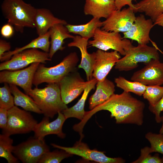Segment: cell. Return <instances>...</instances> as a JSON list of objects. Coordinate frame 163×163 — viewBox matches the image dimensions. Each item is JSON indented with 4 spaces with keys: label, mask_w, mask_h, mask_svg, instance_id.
I'll list each match as a JSON object with an SVG mask.
<instances>
[{
    "label": "cell",
    "mask_w": 163,
    "mask_h": 163,
    "mask_svg": "<svg viewBox=\"0 0 163 163\" xmlns=\"http://www.w3.org/2000/svg\"><path fill=\"white\" fill-rule=\"evenodd\" d=\"M145 104L133 97L129 92L123 91L120 94H113L102 104L90 111H85L82 120L76 124L82 130L89 119L97 112L106 110L111 117H114L117 124H131L142 126L143 122Z\"/></svg>",
    "instance_id": "6da1fadb"
},
{
    "label": "cell",
    "mask_w": 163,
    "mask_h": 163,
    "mask_svg": "<svg viewBox=\"0 0 163 163\" xmlns=\"http://www.w3.org/2000/svg\"><path fill=\"white\" fill-rule=\"evenodd\" d=\"M2 12L8 23L16 31L22 33L25 27L35 28L34 19L37 8L23 0H4Z\"/></svg>",
    "instance_id": "7a4b0ae2"
},
{
    "label": "cell",
    "mask_w": 163,
    "mask_h": 163,
    "mask_svg": "<svg viewBox=\"0 0 163 163\" xmlns=\"http://www.w3.org/2000/svg\"><path fill=\"white\" fill-rule=\"evenodd\" d=\"M28 95L34 100L45 117L53 118L68 108L62 101L59 84L48 83L43 88L36 87Z\"/></svg>",
    "instance_id": "3957f363"
},
{
    "label": "cell",
    "mask_w": 163,
    "mask_h": 163,
    "mask_svg": "<svg viewBox=\"0 0 163 163\" xmlns=\"http://www.w3.org/2000/svg\"><path fill=\"white\" fill-rule=\"evenodd\" d=\"M78 61L77 53L72 52L55 66L48 67L40 63L34 74L33 84L37 87L45 82L59 84L64 78L75 71Z\"/></svg>",
    "instance_id": "277c9868"
},
{
    "label": "cell",
    "mask_w": 163,
    "mask_h": 163,
    "mask_svg": "<svg viewBox=\"0 0 163 163\" xmlns=\"http://www.w3.org/2000/svg\"><path fill=\"white\" fill-rule=\"evenodd\" d=\"M158 49L146 44H138L133 46L124 57L116 62L114 68L120 71H128L136 68L139 63L145 64L152 59H159Z\"/></svg>",
    "instance_id": "5b68a950"
},
{
    "label": "cell",
    "mask_w": 163,
    "mask_h": 163,
    "mask_svg": "<svg viewBox=\"0 0 163 163\" xmlns=\"http://www.w3.org/2000/svg\"><path fill=\"white\" fill-rule=\"evenodd\" d=\"M88 45L104 51L113 50L124 56L133 46L128 39L123 38L119 33L106 31L101 28L96 29L92 40H88Z\"/></svg>",
    "instance_id": "8992f818"
},
{
    "label": "cell",
    "mask_w": 163,
    "mask_h": 163,
    "mask_svg": "<svg viewBox=\"0 0 163 163\" xmlns=\"http://www.w3.org/2000/svg\"><path fill=\"white\" fill-rule=\"evenodd\" d=\"M37 121L28 111L14 106L8 110V120L2 133L9 136L34 131Z\"/></svg>",
    "instance_id": "52a82bcc"
},
{
    "label": "cell",
    "mask_w": 163,
    "mask_h": 163,
    "mask_svg": "<svg viewBox=\"0 0 163 163\" xmlns=\"http://www.w3.org/2000/svg\"><path fill=\"white\" fill-rule=\"evenodd\" d=\"M51 60L49 53L38 49H27L13 55L10 59L2 62L0 70H16L27 67L35 62L45 64Z\"/></svg>",
    "instance_id": "ba28073f"
},
{
    "label": "cell",
    "mask_w": 163,
    "mask_h": 163,
    "mask_svg": "<svg viewBox=\"0 0 163 163\" xmlns=\"http://www.w3.org/2000/svg\"><path fill=\"white\" fill-rule=\"evenodd\" d=\"M49 151L44 139L34 137L14 146L13 153L22 163H38L42 156Z\"/></svg>",
    "instance_id": "9c48e42d"
},
{
    "label": "cell",
    "mask_w": 163,
    "mask_h": 163,
    "mask_svg": "<svg viewBox=\"0 0 163 163\" xmlns=\"http://www.w3.org/2000/svg\"><path fill=\"white\" fill-rule=\"evenodd\" d=\"M40 63H33L28 67L21 70L1 71L0 72V83L18 86L28 95L32 90L34 77Z\"/></svg>",
    "instance_id": "30bf717a"
},
{
    "label": "cell",
    "mask_w": 163,
    "mask_h": 163,
    "mask_svg": "<svg viewBox=\"0 0 163 163\" xmlns=\"http://www.w3.org/2000/svg\"><path fill=\"white\" fill-rule=\"evenodd\" d=\"M53 147L63 150L68 153L82 157L86 160L91 161L100 163H124L125 160L121 157L110 158L107 156L103 152L91 149L87 145L80 140L73 146L66 147L51 143Z\"/></svg>",
    "instance_id": "8fae6325"
},
{
    "label": "cell",
    "mask_w": 163,
    "mask_h": 163,
    "mask_svg": "<svg viewBox=\"0 0 163 163\" xmlns=\"http://www.w3.org/2000/svg\"><path fill=\"white\" fill-rule=\"evenodd\" d=\"M133 9L129 7L116 10L104 21L101 29L108 31L124 33L128 31L136 17Z\"/></svg>",
    "instance_id": "7c38bea8"
},
{
    "label": "cell",
    "mask_w": 163,
    "mask_h": 163,
    "mask_svg": "<svg viewBox=\"0 0 163 163\" xmlns=\"http://www.w3.org/2000/svg\"><path fill=\"white\" fill-rule=\"evenodd\" d=\"M145 65L133 74L131 80L146 86L163 85V62L159 59H152Z\"/></svg>",
    "instance_id": "4fadbf2b"
},
{
    "label": "cell",
    "mask_w": 163,
    "mask_h": 163,
    "mask_svg": "<svg viewBox=\"0 0 163 163\" xmlns=\"http://www.w3.org/2000/svg\"><path fill=\"white\" fill-rule=\"evenodd\" d=\"M74 72L65 77L59 83L62 100L66 104L84 91L90 81H85L78 73Z\"/></svg>",
    "instance_id": "5bb4252c"
},
{
    "label": "cell",
    "mask_w": 163,
    "mask_h": 163,
    "mask_svg": "<svg viewBox=\"0 0 163 163\" xmlns=\"http://www.w3.org/2000/svg\"><path fill=\"white\" fill-rule=\"evenodd\" d=\"M95 53L92 76L98 81H102L106 78L112 68L121 58L120 54L115 50L109 52L98 49Z\"/></svg>",
    "instance_id": "9a60e30c"
},
{
    "label": "cell",
    "mask_w": 163,
    "mask_h": 163,
    "mask_svg": "<svg viewBox=\"0 0 163 163\" xmlns=\"http://www.w3.org/2000/svg\"><path fill=\"white\" fill-rule=\"evenodd\" d=\"M154 26V22L151 18L146 19L144 15L140 14L136 17L129 30L123 33V38L136 41L138 44H147L152 41L149 34Z\"/></svg>",
    "instance_id": "2e32d148"
},
{
    "label": "cell",
    "mask_w": 163,
    "mask_h": 163,
    "mask_svg": "<svg viewBox=\"0 0 163 163\" xmlns=\"http://www.w3.org/2000/svg\"><path fill=\"white\" fill-rule=\"evenodd\" d=\"M72 39L73 41L68 43L67 46L69 47H76L79 50L81 59L78 67L84 70L87 81H90L93 78L92 74L96 58L95 53L93 52L90 53L88 52L87 48L88 39L76 35Z\"/></svg>",
    "instance_id": "e0dca14e"
},
{
    "label": "cell",
    "mask_w": 163,
    "mask_h": 163,
    "mask_svg": "<svg viewBox=\"0 0 163 163\" xmlns=\"http://www.w3.org/2000/svg\"><path fill=\"white\" fill-rule=\"evenodd\" d=\"M58 114L57 118L51 122L49 117L45 116L36 126L33 131L34 137L43 139L47 135L55 134L60 138H65L66 135L62 131V127L66 119L62 112Z\"/></svg>",
    "instance_id": "ac0fdd59"
},
{
    "label": "cell",
    "mask_w": 163,
    "mask_h": 163,
    "mask_svg": "<svg viewBox=\"0 0 163 163\" xmlns=\"http://www.w3.org/2000/svg\"><path fill=\"white\" fill-rule=\"evenodd\" d=\"M116 10L114 0H86L84 7L85 15L99 19H107Z\"/></svg>",
    "instance_id": "d6986e66"
},
{
    "label": "cell",
    "mask_w": 163,
    "mask_h": 163,
    "mask_svg": "<svg viewBox=\"0 0 163 163\" xmlns=\"http://www.w3.org/2000/svg\"><path fill=\"white\" fill-rule=\"evenodd\" d=\"M34 23L39 36L46 34L55 24H67L65 20L55 17L49 10L46 8H37Z\"/></svg>",
    "instance_id": "ffe728a7"
},
{
    "label": "cell",
    "mask_w": 163,
    "mask_h": 163,
    "mask_svg": "<svg viewBox=\"0 0 163 163\" xmlns=\"http://www.w3.org/2000/svg\"><path fill=\"white\" fill-rule=\"evenodd\" d=\"M49 31L51 39L49 53L50 58L51 59L57 51L64 49L65 47L63 45L65 39H73L75 36L71 35L66 25L62 24L54 25Z\"/></svg>",
    "instance_id": "44dd1931"
},
{
    "label": "cell",
    "mask_w": 163,
    "mask_h": 163,
    "mask_svg": "<svg viewBox=\"0 0 163 163\" xmlns=\"http://www.w3.org/2000/svg\"><path fill=\"white\" fill-rule=\"evenodd\" d=\"M115 85L112 81L105 78L102 81H97L95 91L89 98V108L91 110L108 99L114 94Z\"/></svg>",
    "instance_id": "7402d4cb"
},
{
    "label": "cell",
    "mask_w": 163,
    "mask_h": 163,
    "mask_svg": "<svg viewBox=\"0 0 163 163\" xmlns=\"http://www.w3.org/2000/svg\"><path fill=\"white\" fill-rule=\"evenodd\" d=\"M97 81L96 79L93 77L90 80L84 90L82 97L76 104L62 111V113L66 119L70 117H75L81 120H82L85 113L84 107L85 101L89 92L92 89H94Z\"/></svg>",
    "instance_id": "603a6c76"
},
{
    "label": "cell",
    "mask_w": 163,
    "mask_h": 163,
    "mask_svg": "<svg viewBox=\"0 0 163 163\" xmlns=\"http://www.w3.org/2000/svg\"><path fill=\"white\" fill-rule=\"evenodd\" d=\"M50 34L48 31L45 34L39 36L26 45L21 47L16 48L13 51L5 53L0 58V61L2 62L8 60L14 54L28 49H39L43 51L49 53L50 45Z\"/></svg>",
    "instance_id": "cb8c5ba5"
},
{
    "label": "cell",
    "mask_w": 163,
    "mask_h": 163,
    "mask_svg": "<svg viewBox=\"0 0 163 163\" xmlns=\"http://www.w3.org/2000/svg\"><path fill=\"white\" fill-rule=\"evenodd\" d=\"M102 24L100 19L93 18L89 21L84 24H67L65 25L70 33L89 39L93 37L96 29L102 27Z\"/></svg>",
    "instance_id": "d4e9b609"
},
{
    "label": "cell",
    "mask_w": 163,
    "mask_h": 163,
    "mask_svg": "<svg viewBox=\"0 0 163 163\" xmlns=\"http://www.w3.org/2000/svg\"><path fill=\"white\" fill-rule=\"evenodd\" d=\"M9 85L14 97V104L16 106H20L28 111L43 114L42 111L30 96L22 92L16 85L12 84Z\"/></svg>",
    "instance_id": "484cf974"
},
{
    "label": "cell",
    "mask_w": 163,
    "mask_h": 163,
    "mask_svg": "<svg viewBox=\"0 0 163 163\" xmlns=\"http://www.w3.org/2000/svg\"><path fill=\"white\" fill-rule=\"evenodd\" d=\"M134 5L135 12L145 13L153 22L163 13V0H142Z\"/></svg>",
    "instance_id": "4316f807"
},
{
    "label": "cell",
    "mask_w": 163,
    "mask_h": 163,
    "mask_svg": "<svg viewBox=\"0 0 163 163\" xmlns=\"http://www.w3.org/2000/svg\"><path fill=\"white\" fill-rule=\"evenodd\" d=\"M117 87L122 89L123 91L132 92L141 96L145 91L146 86L138 82L127 80L122 76H119L114 79Z\"/></svg>",
    "instance_id": "83f0119b"
},
{
    "label": "cell",
    "mask_w": 163,
    "mask_h": 163,
    "mask_svg": "<svg viewBox=\"0 0 163 163\" xmlns=\"http://www.w3.org/2000/svg\"><path fill=\"white\" fill-rule=\"evenodd\" d=\"M10 136L2 133L0 135V157L5 159L8 163H18L19 160L12 154L14 146L13 140Z\"/></svg>",
    "instance_id": "f1b7e54d"
},
{
    "label": "cell",
    "mask_w": 163,
    "mask_h": 163,
    "mask_svg": "<svg viewBox=\"0 0 163 163\" xmlns=\"http://www.w3.org/2000/svg\"><path fill=\"white\" fill-rule=\"evenodd\" d=\"M163 95V86L154 85L146 86L142 95L144 99L147 100L149 105L154 106L160 100Z\"/></svg>",
    "instance_id": "f546056e"
},
{
    "label": "cell",
    "mask_w": 163,
    "mask_h": 163,
    "mask_svg": "<svg viewBox=\"0 0 163 163\" xmlns=\"http://www.w3.org/2000/svg\"><path fill=\"white\" fill-rule=\"evenodd\" d=\"M72 155L62 149L49 151L42 156L38 163H59L64 159Z\"/></svg>",
    "instance_id": "4dcf8cb0"
},
{
    "label": "cell",
    "mask_w": 163,
    "mask_h": 163,
    "mask_svg": "<svg viewBox=\"0 0 163 163\" xmlns=\"http://www.w3.org/2000/svg\"><path fill=\"white\" fill-rule=\"evenodd\" d=\"M145 138L150 144L151 153L158 152L163 155V135L159 133L149 132L145 136Z\"/></svg>",
    "instance_id": "1f68e13d"
},
{
    "label": "cell",
    "mask_w": 163,
    "mask_h": 163,
    "mask_svg": "<svg viewBox=\"0 0 163 163\" xmlns=\"http://www.w3.org/2000/svg\"><path fill=\"white\" fill-rule=\"evenodd\" d=\"M4 83L0 88V107L8 110L14 106L13 96L11 95L9 85Z\"/></svg>",
    "instance_id": "d6a6232c"
},
{
    "label": "cell",
    "mask_w": 163,
    "mask_h": 163,
    "mask_svg": "<svg viewBox=\"0 0 163 163\" xmlns=\"http://www.w3.org/2000/svg\"><path fill=\"white\" fill-rule=\"evenodd\" d=\"M150 147L145 146L140 150L139 158L132 163H163V157L161 158L158 153L152 155L150 154Z\"/></svg>",
    "instance_id": "836d02e7"
},
{
    "label": "cell",
    "mask_w": 163,
    "mask_h": 163,
    "mask_svg": "<svg viewBox=\"0 0 163 163\" xmlns=\"http://www.w3.org/2000/svg\"><path fill=\"white\" fill-rule=\"evenodd\" d=\"M150 111L155 115V119L157 123L161 122L160 114L163 111V95L158 102L154 106L149 105Z\"/></svg>",
    "instance_id": "e575fe53"
},
{
    "label": "cell",
    "mask_w": 163,
    "mask_h": 163,
    "mask_svg": "<svg viewBox=\"0 0 163 163\" xmlns=\"http://www.w3.org/2000/svg\"><path fill=\"white\" fill-rule=\"evenodd\" d=\"M14 32V27L8 23L4 25L1 28L2 36L6 38L11 37L13 35Z\"/></svg>",
    "instance_id": "d590c367"
},
{
    "label": "cell",
    "mask_w": 163,
    "mask_h": 163,
    "mask_svg": "<svg viewBox=\"0 0 163 163\" xmlns=\"http://www.w3.org/2000/svg\"><path fill=\"white\" fill-rule=\"evenodd\" d=\"M116 9L120 10L122 8L126 5L131 8L135 12V8L132 3L133 0H114Z\"/></svg>",
    "instance_id": "8d00e7d4"
},
{
    "label": "cell",
    "mask_w": 163,
    "mask_h": 163,
    "mask_svg": "<svg viewBox=\"0 0 163 163\" xmlns=\"http://www.w3.org/2000/svg\"><path fill=\"white\" fill-rule=\"evenodd\" d=\"M8 120V110L0 107V128L2 129L6 126Z\"/></svg>",
    "instance_id": "74e56055"
},
{
    "label": "cell",
    "mask_w": 163,
    "mask_h": 163,
    "mask_svg": "<svg viewBox=\"0 0 163 163\" xmlns=\"http://www.w3.org/2000/svg\"><path fill=\"white\" fill-rule=\"evenodd\" d=\"M11 48V45L10 43L2 39L0 40V58L4 53L9 51Z\"/></svg>",
    "instance_id": "f35d334b"
},
{
    "label": "cell",
    "mask_w": 163,
    "mask_h": 163,
    "mask_svg": "<svg viewBox=\"0 0 163 163\" xmlns=\"http://www.w3.org/2000/svg\"><path fill=\"white\" fill-rule=\"evenodd\" d=\"M155 25H157L163 27V13L160 15L154 22Z\"/></svg>",
    "instance_id": "ab89813d"
},
{
    "label": "cell",
    "mask_w": 163,
    "mask_h": 163,
    "mask_svg": "<svg viewBox=\"0 0 163 163\" xmlns=\"http://www.w3.org/2000/svg\"><path fill=\"white\" fill-rule=\"evenodd\" d=\"M161 122L162 123V125L160 129L159 133L163 135V115L161 117Z\"/></svg>",
    "instance_id": "60d3db41"
},
{
    "label": "cell",
    "mask_w": 163,
    "mask_h": 163,
    "mask_svg": "<svg viewBox=\"0 0 163 163\" xmlns=\"http://www.w3.org/2000/svg\"><path fill=\"white\" fill-rule=\"evenodd\" d=\"M134 1H136V0H133Z\"/></svg>",
    "instance_id": "b9f144b4"
}]
</instances>
